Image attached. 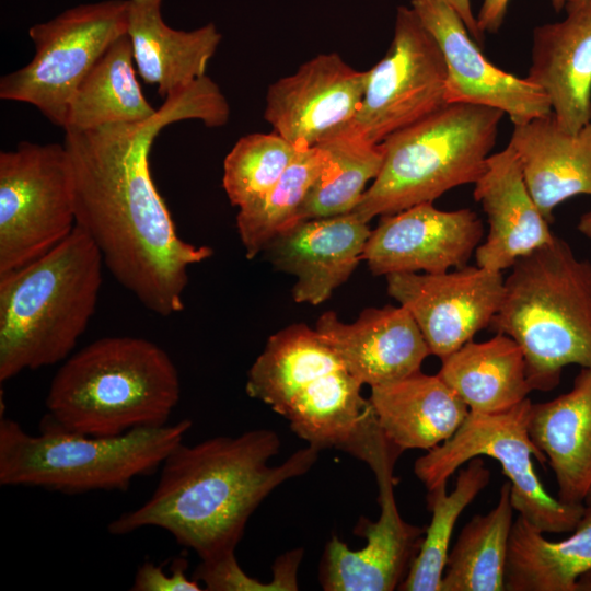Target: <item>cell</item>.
<instances>
[{"label":"cell","mask_w":591,"mask_h":591,"mask_svg":"<svg viewBox=\"0 0 591 591\" xmlns=\"http://www.w3.org/2000/svg\"><path fill=\"white\" fill-rule=\"evenodd\" d=\"M229 115L225 96L206 74L166 96L146 120L63 129L76 225L95 244L114 278L158 315L184 309L189 267L213 251L178 236L151 177V147L173 123L198 119L221 127Z\"/></svg>","instance_id":"obj_1"},{"label":"cell","mask_w":591,"mask_h":591,"mask_svg":"<svg viewBox=\"0 0 591 591\" xmlns=\"http://www.w3.org/2000/svg\"><path fill=\"white\" fill-rule=\"evenodd\" d=\"M281 443L270 429L179 443L163 461L151 497L107 526L124 535L146 526L167 531L201 560L234 553L246 523L279 485L305 474L320 450L308 445L277 466L268 465Z\"/></svg>","instance_id":"obj_2"},{"label":"cell","mask_w":591,"mask_h":591,"mask_svg":"<svg viewBox=\"0 0 591 591\" xmlns=\"http://www.w3.org/2000/svg\"><path fill=\"white\" fill-rule=\"evenodd\" d=\"M362 385L315 328L297 323L268 338L245 390L308 445L346 452L364 462L375 479L393 476L404 451L382 430Z\"/></svg>","instance_id":"obj_3"},{"label":"cell","mask_w":591,"mask_h":591,"mask_svg":"<svg viewBox=\"0 0 591 591\" xmlns=\"http://www.w3.org/2000/svg\"><path fill=\"white\" fill-rule=\"evenodd\" d=\"M103 265L76 225L46 254L0 275V382L72 354L95 312Z\"/></svg>","instance_id":"obj_4"},{"label":"cell","mask_w":591,"mask_h":591,"mask_svg":"<svg viewBox=\"0 0 591 591\" xmlns=\"http://www.w3.org/2000/svg\"><path fill=\"white\" fill-rule=\"evenodd\" d=\"M179 396L178 372L164 349L146 338L112 336L63 361L45 404L65 429L115 437L166 425Z\"/></svg>","instance_id":"obj_5"},{"label":"cell","mask_w":591,"mask_h":591,"mask_svg":"<svg viewBox=\"0 0 591 591\" xmlns=\"http://www.w3.org/2000/svg\"><path fill=\"white\" fill-rule=\"evenodd\" d=\"M490 328L520 345L534 391L555 389L567 366L591 368V262L556 235L520 258Z\"/></svg>","instance_id":"obj_6"},{"label":"cell","mask_w":591,"mask_h":591,"mask_svg":"<svg viewBox=\"0 0 591 591\" xmlns=\"http://www.w3.org/2000/svg\"><path fill=\"white\" fill-rule=\"evenodd\" d=\"M192 421L144 427L115 437L70 431L47 415L31 434L16 421L0 419V485L38 487L76 495L126 491L137 477L160 470L183 442Z\"/></svg>","instance_id":"obj_7"},{"label":"cell","mask_w":591,"mask_h":591,"mask_svg":"<svg viewBox=\"0 0 591 591\" xmlns=\"http://www.w3.org/2000/svg\"><path fill=\"white\" fill-rule=\"evenodd\" d=\"M503 115L494 107L448 103L390 135L381 142V170L352 212L369 222L474 184L485 170Z\"/></svg>","instance_id":"obj_8"},{"label":"cell","mask_w":591,"mask_h":591,"mask_svg":"<svg viewBox=\"0 0 591 591\" xmlns=\"http://www.w3.org/2000/svg\"><path fill=\"white\" fill-rule=\"evenodd\" d=\"M531 405L528 397L501 413L470 412L450 439L416 460L415 475L430 491L448 484L453 473L473 457H493L510 482L511 502L519 515L543 533L572 532L586 506L565 503L551 496L538 478L533 457L541 464L547 459L529 433Z\"/></svg>","instance_id":"obj_9"},{"label":"cell","mask_w":591,"mask_h":591,"mask_svg":"<svg viewBox=\"0 0 591 591\" xmlns=\"http://www.w3.org/2000/svg\"><path fill=\"white\" fill-rule=\"evenodd\" d=\"M127 34V0H105L68 9L33 25V59L0 80V97L35 106L65 127L78 86L107 48Z\"/></svg>","instance_id":"obj_10"},{"label":"cell","mask_w":591,"mask_h":591,"mask_svg":"<svg viewBox=\"0 0 591 591\" xmlns=\"http://www.w3.org/2000/svg\"><path fill=\"white\" fill-rule=\"evenodd\" d=\"M76 215L63 143L22 141L0 153V275L61 243Z\"/></svg>","instance_id":"obj_11"},{"label":"cell","mask_w":591,"mask_h":591,"mask_svg":"<svg viewBox=\"0 0 591 591\" xmlns=\"http://www.w3.org/2000/svg\"><path fill=\"white\" fill-rule=\"evenodd\" d=\"M445 82L438 42L412 8L399 5L389 50L367 70L360 107L346 126L381 143L447 105Z\"/></svg>","instance_id":"obj_12"},{"label":"cell","mask_w":591,"mask_h":591,"mask_svg":"<svg viewBox=\"0 0 591 591\" xmlns=\"http://www.w3.org/2000/svg\"><path fill=\"white\" fill-rule=\"evenodd\" d=\"M385 278L389 296L410 313L431 355L440 359L490 327L503 297L502 273L477 265Z\"/></svg>","instance_id":"obj_13"},{"label":"cell","mask_w":591,"mask_h":591,"mask_svg":"<svg viewBox=\"0 0 591 591\" xmlns=\"http://www.w3.org/2000/svg\"><path fill=\"white\" fill-rule=\"evenodd\" d=\"M484 225L470 209L441 210L422 202L382 216L371 230L362 260L374 275L444 273L467 265Z\"/></svg>","instance_id":"obj_14"},{"label":"cell","mask_w":591,"mask_h":591,"mask_svg":"<svg viewBox=\"0 0 591 591\" xmlns=\"http://www.w3.org/2000/svg\"><path fill=\"white\" fill-rule=\"evenodd\" d=\"M367 71L338 54H321L269 85L264 117L297 150L316 146L356 116Z\"/></svg>","instance_id":"obj_15"},{"label":"cell","mask_w":591,"mask_h":591,"mask_svg":"<svg viewBox=\"0 0 591 591\" xmlns=\"http://www.w3.org/2000/svg\"><path fill=\"white\" fill-rule=\"evenodd\" d=\"M410 8L438 42L447 65L445 99L494 107L513 125L552 112L546 94L526 78L506 72L482 54L460 15L442 0H412Z\"/></svg>","instance_id":"obj_16"},{"label":"cell","mask_w":591,"mask_h":591,"mask_svg":"<svg viewBox=\"0 0 591 591\" xmlns=\"http://www.w3.org/2000/svg\"><path fill=\"white\" fill-rule=\"evenodd\" d=\"M397 479L378 480L380 515L361 517L354 533L367 543L350 549L333 535L326 543L318 580L326 591H393L407 577L419 553L426 528L406 522L399 514L394 487Z\"/></svg>","instance_id":"obj_17"},{"label":"cell","mask_w":591,"mask_h":591,"mask_svg":"<svg viewBox=\"0 0 591 591\" xmlns=\"http://www.w3.org/2000/svg\"><path fill=\"white\" fill-rule=\"evenodd\" d=\"M355 212L303 220L274 237L264 252L277 270L293 275L292 298L317 305L351 276L371 233Z\"/></svg>","instance_id":"obj_18"},{"label":"cell","mask_w":591,"mask_h":591,"mask_svg":"<svg viewBox=\"0 0 591 591\" xmlns=\"http://www.w3.org/2000/svg\"><path fill=\"white\" fill-rule=\"evenodd\" d=\"M315 331L347 369L370 387L420 371L431 355L415 320L401 305L366 309L352 323H344L335 312L327 311L318 317Z\"/></svg>","instance_id":"obj_19"},{"label":"cell","mask_w":591,"mask_h":591,"mask_svg":"<svg viewBox=\"0 0 591 591\" xmlns=\"http://www.w3.org/2000/svg\"><path fill=\"white\" fill-rule=\"evenodd\" d=\"M473 195L480 204L489 228L485 241L475 252L477 266L502 273L555 237L551 222L524 183L510 144L489 155L484 172L474 183Z\"/></svg>","instance_id":"obj_20"},{"label":"cell","mask_w":591,"mask_h":591,"mask_svg":"<svg viewBox=\"0 0 591 591\" xmlns=\"http://www.w3.org/2000/svg\"><path fill=\"white\" fill-rule=\"evenodd\" d=\"M566 18L534 28L528 76L548 97L558 126L591 123V0H570Z\"/></svg>","instance_id":"obj_21"},{"label":"cell","mask_w":591,"mask_h":591,"mask_svg":"<svg viewBox=\"0 0 591 591\" xmlns=\"http://www.w3.org/2000/svg\"><path fill=\"white\" fill-rule=\"evenodd\" d=\"M513 126L508 144L547 221H553L559 204L577 195H591V123L569 134L558 126L551 112Z\"/></svg>","instance_id":"obj_22"},{"label":"cell","mask_w":591,"mask_h":591,"mask_svg":"<svg viewBox=\"0 0 591 591\" xmlns=\"http://www.w3.org/2000/svg\"><path fill=\"white\" fill-rule=\"evenodd\" d=\"M163 0H127V36L137 72L165 99L206 76L221 34L213 23L174 30L162 18Z\"/></svg>","instance_id":"obj_23"},{"label":"cell","mask_w":591,"mask_h":591,"mask_svg":"<svg viewBox=\"0 0 591 591\" xmlns=\"http://www.w3.org/2000/svg\"><path fill=\"white\" fill-rule=\"evenodd\" d=\"M529 433L555 474L557 498L583 503L591 487V368L580 369L570 391L532 403Z\"/></svg>","instance_id":"obj_24"},{"label":"cell","mask_w":591,"mask_h":591,"mask_svg":"<svg viewBox=\"0 0 591 591\" xmlns=\"http://www.w3.org/2000/svg\"><path fill=\"white\" fill-rule=\"evenodd\" d=\"M369 401L384 433L403 451L436 448L456 432L470 413L438 374L421 371L371 386Z\"/></svg>","instance_id":"obj_25"},{"label":"cell","mask_w":591,"mask_h":591,"mask_svg":"<svg viewBox=\"0 0 591 591\" xmlns=\"http://www.w3.org/2000/svg\"><path fill=\"white\" fill-rule=\"evenodd\" d=\"M437 374L474 413L508 410L534 391L522 348L501 333L484 341H467L441 359Z\"/></svg>","instance_id":"obj_26"},{"label":"cell","mask_w":591,"mask_h":591,"mask_svg":"<svg viewBox=\"0 0 591 591\" xmlns=\"http://www.w3.org/2000/svg\"><path fill=\"white\" fill-rule=\"evenodd\" d=\"M523 517L514 519L505 569V591H575L591 569V506L567 538L548 541Z\"/></svg>","instance_id":"obj_27"},{"label":"cell","mask_w":591,"mask_h":591,"mask_svg":"<svg viewBox=\"0 0 591 591\" xmlns=\"http://www.w3.org/2000/svg\"><path fill=\"white\" fill-rule=\"evenodd\" d=\"M155 112L137 80L132 47L126 34L107 48L78 86L63 129L137 123Z\"/></svg>","instance_id":"obj_28"},{"label":"cell","mask_w":591,"mask_h":591,"mask_svg":"<svg viewBox=\"0 0 591 591\" xmlns=\"http://www.w3.org/2000/svg\"><path fill=\"white\" fill-rule=\"evenodd\" d=\"M511 485L499 490L496 506L474 515L449 551L441 591H505V569L513 524Z\"/></svg>","instance_id":"obj_29"},{"label":"cell","mask_w":591,"mask_h":591,"mask_svg":"<svg viewBox=\"0 0 591 591\" xmlns=\"http://www.w3.org/2000/svg\"><path fill=\"white\" fill-rule=\"evenodd\" d=\"M329 165L328 152L318 144L298 150L270 190L255 204L239 209L236 228L248 259L298 223L305 199Z\"/></svg>","instance_id":"obj_30"},{"label":"cell","mask_w":591,"mask_h":591,"mask_svg":"<svg viewBox=\"0 0 591 591\" xmlns=\"http://www.w3.org/2000/svg\"><path fill=\"white\" fill-rule=\"evenodd\" d=\"M317 144L328 152L331 165L311 189L298 222L351 212L383 163L382 143H373L347 126Z\"/></svg>","instance_id":"obj_31"},{"label":"cell","mask_w":591,"mask_h":591,"mask_svg":"<svg viewBox=\"0 0 591 591\" xmlns=\"http://www.w3.org/2000/svg\"><path fill=\"white\" fill-rule=\"evenodd\" d=\"M490 471L480 456L473 457L461 468L455 487L447 493V484L428 491L427 507L432 517L401 591H441L442 577L456 521L490 480Z\"/></svg>","instance_id":"obj_32"},{"label":"cell","mask_w":591,"mask_h":591,"mask_svg":"<svg viewBox=\"0 0 591 591\" xmlns=\"http://www.w3.org/2000/svg\"><path fill=\"white\" fill-rule=\"evenodd\" d=\"M283 137L255 132L241 137L223 162V189L233 206L248 207L262 199L297 154Z\"/></svg>","instance_id":"obj_33"},{"label":"cell","mask_w":591,"mask_h":591,"mask_svg":"<svg viewBox=\"0 0 591 591\" xmlns=\"http://www.w3.org/2000/svg\"><path fill=\"white\" fill-rule=\"evenodd\" d=\"M304 551L296 548L280 555L274 564V580L259 582L248 577L230 553L210 560H201L193 578L210 591H293L298 590L297 573Z\"/></svg>","instance_id":"obj_34"},{"label":"cell","mask_w":591,"mask_h":591,"mask_svg":"<svg viewBox=\"0 0 591 591\" xmlns=\"http://www.w3.org/2000/svg\"><path fill=\"white\" fill-rule=\"evenodd\" d=\"M186 563L177 559L172 573L164 572L161 566L143 563L136 571L130 590L134 591H200V582L185 573Z\"/></svg>","instance_id":"obj_35"},{"label":"cell","mask_w":591,"mask_h":591,"mask_svg":"<svg viewBox=\"0 0 591 591\" xmlns=\"http://www.w3.org/2000/svg\"><path fill=\"white\" fill-rule=\"evenodd\" d=\"M510 0H483L476 15L479 32L496 33L500 28ZM554 9L559 12L570 0H551Z\"/></svg>","instance_id":"obj_36"},{"label":"cell","mask_w":591,"mask_h":591,"mask_svg":"<svg viewBox=\"0 0 591 591\" xmlns=\"http://www.w3.org/2000/svg\"><path fill=\"white\" fill-rule=\"evenodd\" d=\"M448 3L462 19L472 38L478 44L484 35L479 32L476 16L471 8V0H442Z\"/></svg>","instance_id":"obj_37"},{"label":"cell","mask_w":591,"mask_h":591,"mask_svg":"<svg viewBox=\"0 0 591 591\" xmlns=\"http://www.w3.org/2000/svg\"><path fill=\"white\" fill-rule=\"evenodd\" d=\"M577 230L589 241H591V210L584 212L578 223Z\"/></svg>","instance_id":"obj_38"},{"label":"cell","mask_w":591,"mask_h":591,"mask_svg":"<svg viewBox=\"0 0 591 591\" xmlns=\"http://www.w3.org/2000/svg\"><path fill=\"white\" fill-rule=\"evenodd\" d=\"M575 591H591V569L578 578Z\"/></svg>","instance_id":"obj_39"},{"label":"cell","mask_w":591,"mask_h":591,"mask_svg":"<svg viewBox=\"0 0 591 591\" xmlns=\"http://www.w3.org/2000/svg\"><path fill=\"white\" fill-rule=\"evenodd\" d=\"M584 506H591V487L584 498V501H583Z\"/></svg>","instance_id":"obj_40"}]
</instances>
